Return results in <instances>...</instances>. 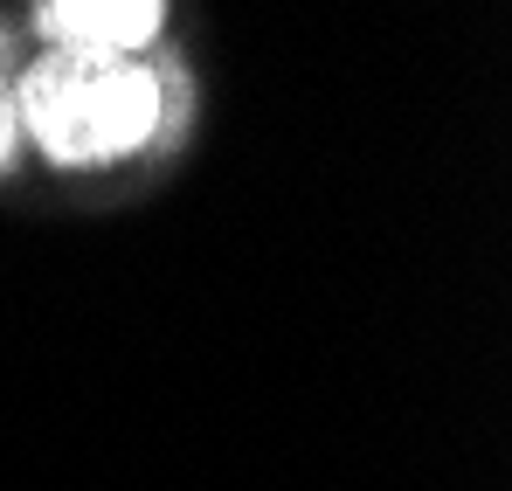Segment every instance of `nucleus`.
Returning <instances> with one entry per match:
<instances>
[{
  "label": "nucleus",
  "instance_id": "nucleus-1",
  "mask_svg": "<svg viewBox=\"0 0 512 491\" xmlns=\"http://www.w3.org/2000/svg\"><path fill=\"white\" fill-rule=\"evenodd\" d=\"M21 132L42 139V153L70 166L125 160L160 132V77L139 56H77L49 49L14 83Z\"/></svg>",
  "mask_w": 512,
  "mask_h": 491
},
{
  "label": "nucleus",
  "instance_id": "nucleus-2",
  "mask_svg": "<svg viewBox=\"0 0 512 491\" xmlns=\"http://www.w3.org/2000/svg\"><path fill=\"white\" fill-rule=\"evenodd\" d=\"M42 35L56 49H77V56H139L160 21H167V0H42Z\"/></svg>",
  "mask_w": 512,
  "mask_h": 491
},
{
  "label": "nucleus",
  "instance_id": "nucleus-3",
  "mask_svg": "<svg viewBox=\"0 0 512 491\" xmlns=\"http://www.w3.org/2000/svg\"><path fill=\"white\" fill-rule=\"evenodd\" d=\"M14 70L0 63V160H7V146H14V132H21V118H14Z\"/></svg>",
  "mask_w": 512,
  "mask_h": 491
}]
</instances>
